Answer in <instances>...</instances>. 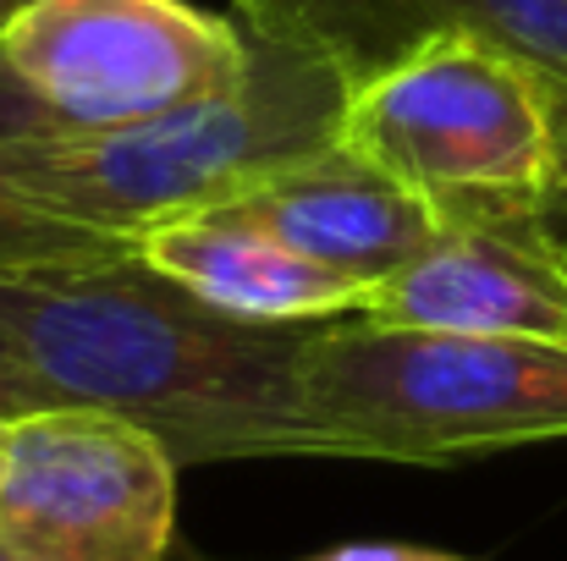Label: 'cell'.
Segmentation results:
<instances>
[{
    "label": "cell",
    "instance_id": "6da1fadb",
    "mask_svg": "<svg viewBox=\"0 0 567 561\" xmlns=\"http://www.w3.org/2000/svg\"><path fill=\"white\" fill-rule=\"evenodd\" d=\"M0 336L50 407L150 429L183 468L342 457L303 391V336L237 325L138 259L0 276Z\"/></svg>",
    "mask_w": 567,
    "mask_h": 561
},
{
    "label": "cell",
    "instance_id": "7a4b0ae2",
    "mask_svg": "<svg viewBox=\"0 0 567 561\" xmlns=\"http://www.w3.org/2000/svg\"><path fill=\"white\" fill-rule=\"evenodd\" d=\"M237 22L248 28V66L226 89L122 133L6 144L22 187L72 220L133 237L172 215L243 204L281 172L342 144L364 66L315 22Z\"/></svg>",
    "mask_w": 567,
    "mask_h": 561
},
{
    "label": "cell",
    "instance_id": "3957f363",
    "mask_svg": "<svg viewBox=\"0 0 567 561\" xmlns=\"http://www.w3.org/2000/svg\"><path fill=\"white\" fill-rule=\"evenodd\" d=\"M303 391L342 457L446 468L567 440V347L337 320L303 336Z\"/></svg>",
    "mask_w": 567,
    "mask_h": 561
},
{
    "label": "cell",
    "instance_id": "277c9868",
    "mask_svg": "<svg viewBox=\"0 0 567 561\" xmlns=\"http://www.w3.org/2000/svg\"><path fill=\"white\" fill-rule=\"evenodd\" d=\"M551 100L557 89L496 44L430 28L359 77L342 144L419 187L441 220L463 209H551Z\"/></svg>",
    "mask_w": 567,
    "mask_h": 561
},
{
    "label": "cell",
    "instance_id": "5b68a950",
    "mask_svg": "<svg viewBox=\"0 0 567 561\" xmlns=\"http://www.w3.org/2000/svg\"><path fill=\"white\" fill-rule=\"evenodd\" d=\"M248 28L188 0H22L0 28V138H100L226 89Z\"/></svg>",
    "mask_w": 567,
    "mask_h": 561
},
{
    "label": "cell",
    "instance_id": "8992f818",
    "mask_svg": "<svg viewBox=\"0 0 567 561\" xmlns=\"http://www.w3.org/2000/svg\"><path fill=\"white\" fill-rule=\"evenodd\" d=\"M183 463L138 424L44 407L11 424L0 540L17 561H166Z\"/></svg>",
    "mask_w": 567,
    "mask_h": 561
},
{
    "label": "cell",
    "instance_id": "52a82bcc",
    "mask_svg": "<svg viewBox=\"0 0 567 561\" xmlns=\"http://www.w3.org/2000/svg\"><path fill=\"white\" fill-rule=\"evenodd\" d=\"M359 320L452 336H513L567 347V242L551 209H463Z\"/></svg>",
    "mask_w": 567,
    "mask_h": 561
},
{
    "label": "cell",
    "instance_id": "ba28073f",
    "mask_svg": "<svg viewBox=\"0 0 567 561\" xmlns=\"http://www.w3.org/2000/svg\"><path fill=\"white\" fill-rule=\"evenodd\" d=\"M133 259L237 325L303 331V325L359 320L370 303V287L292 253L243 204L193 209V215L138 226Z\"/></svg>",
    "mask_w": 567,
    "mask_h": 561
},
{
    "label": "cell",
    "instance_id": "9c48e42d",
    "mask_svg": "<svg viewBox=\"0 0 567 561\" xmlns=\"http://www.w3.org/2000/svg\"><path fill=\"white\" fill-rule=\"evenodd\" d=\"M243 209L259 226H270L292 253L370 292L408 270L446 226L419 187L391 177L353 144H331L326 155L281 172L276 183L248 193Z\"/></svg>",
    "mask_w": 567,
    "mask_h": 561
},
{
    "label": "cell",
    "instance_id": "30bf717a",
    "mask_svg": "<svg viewBox=\"0 0 567 561\" xmlns=\"http://www.w3.org/2000/svg\"><path fill=\"white\" fill-rule=\"evenodd\" d=\"M430 28H463L540 72L551 89H567V0H348L342 50L370 72L380 66L375 44L396 55Z\"/></svg>",
    "mask_w": 567,
    "mask_h": 561
},
{
    "label": "cell",
    "instance_id": "8fae6325",
    "mask_svg": "<svg viewBox=\"0 0 567 561\" xmlns=\"http://www.w3.org/2000/svg\"><path fill=\"white\" fill-rule=\"evenodd\" d=\"M133 259V237L61 215L55 204L33 198L0 138V276L17 270H66V264H105Z\"/></svg>",
    "mask_w": 567,
    "mask_h": 561
},
{
    "label": "cell",
    "instance_id": "7c38bea8",
    "mask_svg": "<svg viewBox=\"0 0 567 561\" xmlns=\"http://www.w3.org/2000/svg\"><path fill=\"white\" fill-rule=\"evenodd\" d=\"M50 407V396H44V385L28 374V364L17 359V347L0 336V418H28V413H44Z\"/></svg>",
    "mask_w": 567,
    "mask_h": 561
},
{
    "label": "cell",
    "instance_id": "4fadbf2b",
    "mask_svg": "<svg viewBox=\"0 0 567 561\" xmlns=\"http://www.w3.org/2000/svg\"><path fill=\"white\" fill-rule=\"evenodd\" d=\"M298 561H474V557L435 551V546H402V540H348V546H331V551H315V557Z\"/></svg>",
    "mask_w": 567,
    "mask_h": 561
},
{
    "label": "cell",
    "instance_id": "5bb4252c",
    "mask_svg": "<svg viewBox=\"0 0 567 561\" xmlns=\"http://www.w3.org/2000/svg\"><path fill=\"white\" fill-rule=\"evenodd\" d=\"M551 122H557V193H551V209L567 215V89H557V100H551Z\"/></svg>",
    "mask_w": 567,
    "mask_h": 561
},
{
    "label": "cell",
    "instance_id": "9a60e30c",
    "mask_svg": "<svg viewBox=\"0 0 567 561\" xmlns=\"http://www.w3.org/2000/svg\"><path fill=\"white\" fill-rule=\"evenodd\" d=\"M6 479H11V418H0V496H6Z\"/></svg>",
    "mask_w": 567,
    "mask_h": 561
},
{
    "label": "cell",
    "instance_id": "2e32d148",
    "mask_svg": "<svg viewBox=\"0 0 567 561\" xmlns=\"http://www.w3.org/2000/svg\"><path fill=\"white\" fill-rule=\"evenodd\" d=\"M17 6H22V0H0V28H6V17H11Z\"/></svg>",
    "mask_w": 567,
    "mask_h": 561
},
{
    "label": "cell",
    "instance_id": "e0dca14e",
    "mask_svg": "<svg viewBox=\"0 0 567 561\" xmlns=\"http://www.w3.org/2000/svg\"><path fill=\"white\" fill-rule=\"evenodd\" d=\"M0 561H17V557H11V551H6V540H0Z\"/></svg>",
    "mask_w": 567,
    "mask_h": 561
}]
</instances>
